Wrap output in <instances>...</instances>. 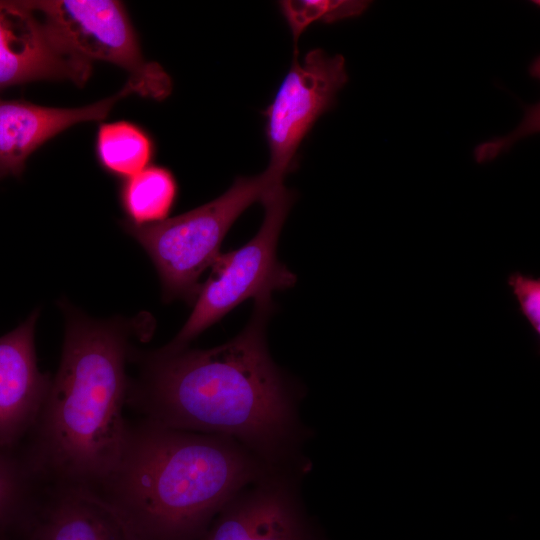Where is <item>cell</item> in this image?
<instances>
[{"label":"cell","mask_w":540,"mask_h":540,"mask_svg":"<svg viewBox=\"0 0 540 540\" xmlns=\"http://www.w3.org/2000/svg\"><path fill=\"white\" fill-rule=\"evenodd\" d=\"M364 1L286 0L279 2L280 11L291 31L294 56H298V40L314 21L334 22L362 13Z\"/></svg>","instance_id":"2e32d148"},{"label":"cell","mask_w":540,"mask_h":540,"mask_svg":"<svg viewBox=\"0 0 540 540\" xmlns=\"http://www.w3.org/2000/svg\"><path fill=\"white\" fill-rule=\"evenodd\" d=\"M276 469L227 436L128 421L99 492L141 540H196L238 493Z\"/></svg>","instance_id":"3957f363"},{"label":"cell","mask_w":540,"mask_h":540,"mask_svg":"<svg viewBox=\"0 0 540 540\" xmlns=\"http://www.w3.org/2000/svg\"><path fill=\"white\" fill-rule=\"evenodd\" d=\"M283 180L267 169L238 177L219 197L190 211L147 226L121 222L123 230L145 250L162 285L163 300L193 304L200 278L220 254L222 242L239 216Z\"/></svg>","instance_id":"277c9868"},{"label":"cell","mask_w":540,"mask_h":540,"mask_svg":"<svg viewBox=\"0 0 540 540\" xmlns=\"http://www.w3.org/2000/svg\"><path fill=\"white\" fill-rule=\"evenodd\" d=\"M28 5L65 46L92 63L114 64L129 73L138 95L165 99L172 81L156 62L142 54L136 32L122 2L115 0H33Z\"/></svg>","instance_id":"8992f818"},{"label":"cell","mask_w":540,"mask_h":540,"mask_svg":"<svg viewBox=\"0 0 540 540\" xmlns=\"http://www.w3.org/2000/svg\"><path fill=\"white\" fill-rule=\"evenodd\" d=\"M294 198L283 182L265 194L261 201L265 215L259 231L240 248L217 256L191 314L176 337L161 348L163 351L187 348L194 338L249 298L271 299L273 291L294 286L296 275L277 258L279 235Z\"/></svg>","instance_id":"5b68a950"},{"label":"cell","mask_w":540,"mask_h":540,"mask_svg":"<svg viewBox=\"0 0 540 540\" xmlns=\"http://www.w3.org/2000/svg\"><path fill=\"white\" fill-rule=\"evenodd\" d=\"M508 285L512 288L520 306L521 313L540 335V278L514 272L508 276Z\"/></svg>","instance_id":"e0dca14e"},{"label":"cell","mask_w":540,"mask_h":540,"mask_svg":"<svg viewBox=\"0 0 540 540\" xmlns=\"http://www.w3.org/2000/svg\"><path fill=\"white\" fill-rule=\"evenodd\" d=\"M92 63L68 49L27 1H0V91L39 80L83 86Z\"/></svg>","instance_id":"ba28073f"},{"label":"cell","mask_w":540,"mask_h":540,"mask_svg":"<svg viewBox=\"0 0 540 540\" xmlns=\"http://www.w3.org/2000/svg\"><path fill=\"white\" fill-rule=\"evenodd\" d=\"M23 528L26 540H141L96 490L43 484Z\"/></svg>","instance_id":"30bf717a"},{"label":"cell","mask_w":540,"mask_h":540,"mask_svg":"<svg viewBox=\"0 0 540 540\" xmlns=\"http://www.w3.org/2000/svg\"><path fill=\"white\" fill-rule=\"evenodd\" d=\"M38 311L0 337V446L18 449L33 428L52 378L37 364L34 342Z\"/></svg>","instance_id":"8fae6325"},{"label":"cell","mask_w":540,"mask_h":540,"mask_svg":"<svg viewBox=\"0 0 540 540\" xmlns=\"http://www.w3.org/2000/svg\"><path fill=\"white\" fill-rule=\"evenodd\" d=\"M344 57L321 49L309 51L292 64L272 102L263 111L270 153L267 170L284 180L296 165L297 150L316 120L335 103L347 82Z\"/></svg>","instance_id":"52a82bcc"},{"label":"cell","mask_w":540,"mask_h":540,"mask_svg":"<svg viewBox=\"0 0 540 540\" xmlns=\"http://www.w3.org/2000/svg\"><path fill=\"white\" fill-rule=\"evenodd\" d=\"M60 364L40 414L20 446L43 484L99 491L119 465L128 420L124 408L133 335L148 318L93 320L66 305Z\"/></svg>","instance_id":"7a4b0ae2"},{"label":"cell","mask_w":540,"mask_h":540,"mask_svg":"<svg viewBox=\"0 0 540 540\" xmlns=\"http://www.w3.org/2000/svg\"><path fill=\"white\" fill-rule=\"evenodd\" d=\"M178 196L173 173L162 166L149 165L124 179L119 200L129 223L147 226L160 223L171 213Z\"/></svg>","instance_id":"4fadbf2b"},{"label":"cell","mask_w":540,"mask_h":540,"mask_svg":"<svg viewBox=\"0 0 540 540\" xmlns=\"http://www.w3.org/2000/svg\"><path fill=\"white\" fill-rule=\"evenodd\" d=\"M134 93L127 80L113 96L78 108L0 99V178L19 176L28 157L48 140L77 123L105 119L118 100Z\"/></svg>","instance_id":"7c38bea8"},{"label":"cell","mask_w":540,"mask_h":540,"mask_svg":"<svg viewBox=\"0 0 540 540\" xmlns=\"http://www.w3.org/2000/svg\"><path fill=\"white\" fill-rule=\"evenodd\" d=\"M42 486L20 448L0 446V532L24 526Z\"/></svg>","instance_id":"9a60e30c"},{"label":"cell","mask_w":540,"mask_h":540,"mask_svg":"<svg viewBox=\"0 0 540 540\" xmlns=\"http://www.w3.org/2000/svg\"><path fill=\"white\" fill-rule=\"evenodd\" d=\"M96 154L107 172L126 179L150 165L154 143L150 135L134 123H103L97 131Z\"/></svg>","instance_id":"5bb4252c"},{"label":"cell","mask_w":540,"mask_h":540,"mask_svg":"<svg viewBox=\"0 0 540 540\" xmlns=\"http://www.w3.org/2000/svg\"><path fill=\"white\" fill-rule=\"evenodd\" d=\"M275 470L233 497L196 540H313L296 479Z\"/></svg>","instance_id":"9c48e42d"},{"label":"cell","mask_w":540,"mask_h":540,"mask_svg":"<svg viewBox=\"0 0 540 540\" xmlns=\"http://www.w3.org/2000/svg\"><path fill=\"white\" fill-rule=\"evenodd\" d=\"M271 311V299L255 301L247 326L214 348H133L139 374L130 379L126 406L161 426L235 439L276 469L306 471L300 397L267 348Z\"/></svg>","instance_id":"6da1fadb"}]
</instances>
